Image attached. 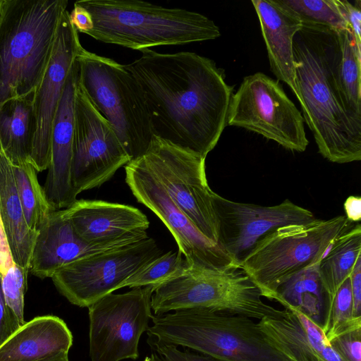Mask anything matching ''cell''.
Masks as SVG:
<instances>
[{"mask_svg":"<svg viewBox=\"0 0 361 361\" xmlns=\"http://www.w3.org/2000/svg\"><path fill=\"white\" fill-rule=\"evenodd\" d=\"M140 51L126 67L142 90L153 135L206 159L227 126L234 87L224 71L195 52Z\"/></svg>","mask_w":361,"mask_h":361,"instance_id":"6da1fadb","label":"cell"},{"mask_svg":"<svg viewBox=\"0 0 361 361\" xmlns=\"http://www.w3.org/2000/svg\"><path fill=\"white\" fill-rule=\"evenodd\" d=\"M293 38L298 100L319 153L331 162L361 160V124L347 112L337 75L336 30L302 23Z\"/></svg>","mask_w":361,"mask_h":361,"instance_id":"7a4b0ae2","label":"cell"},{"mask_svg":"<svg viewBox=\"0 0 361 361\" xmlns=\"http://www.w3.org/2000/svg\"><path fill=\"white\" fill-rule=\"evenodd\" d=\"M90 14L86 33L97 41L141 51L215 39L219 27L207 16L139 0H80Z\"/></svg>","mask_w":361,"mask_h":361,"instance_id":"3957f363","label":"cell"},{"mask_svg":"<svg viewBox=\"0 0 361 361\" xmlns=\"http://www.w3.org/2000/svg\"><path fill=\"white\" fill-rule=\"evenodd\" d=\"M67 0H3L0 106L32 95L48 65Z\"/></svg>","mask_w":361,"mask_h":361,"instance_id":"277c9868","label":"cell"},{"mask_svg":"<svg viewBox=\"0 0 361 361\" xmlns=\"http://www.w3.org/2000/svg\"><path fill=\"white\" fill-rule=\"evenodd\" d=\"M152 322L149 337L220 361H293L266 340L257 322L245 316L188 308L153 315Z\"/></svg>","mask_w":361,"mask_h":361,"instance_id":"5b68a950","label":"cell"},{"mask_svg":"<svg viewBox=\"0 0 361 361\" xmlns=\"http://www.w3.org/2000/svg\"><path fill=\"white\" fill-rule=\"evenodd\" d=\"M257 286L235 266L210 269L188 266L157 286L151 298L154 315L198 308L260 320L286 313L266 304Z\"/></svg>","mask_w":361,"mask_h":361,"instance_id":"8992f818","label":"cell"},{"mask_svg":"<svg viewBox=\"0 0 361 361\" xmlns=\"http://www.w3.org/2000/svg\"><path fill=\"white\" fill-rule=\"evenodd\" d=\"M76 61L83 92L111 124L131 161L141 157L154 135L144 94L134 76L126 65L83 47Z\"/></svg>","mask_w":361,"mask_h":361,"instance_id":"52a82bcc","label":"cell"},{"mask_svg":"<svg viewBox=\"0 0 361 361\" xmlns=\"http://www.w3.org/2000/svg\"><path fill=\"white\" fill-rule=\"evenodd\" d=\"M353 224L345 216L339 215L279 228L255 244L240 268L257 286L262 296L271 300L279 285L320 261Z\"/></svg>","mask_w":361,"mask_h":361,"instance_id":"ba28073f","label":"cell"},{"mask_svg":"<svg viewBox=\"0 0 361 361\" xmlns=\"http://www.w3.org/2000/svg\"><path fill=\"white\" fill-rule=\"evenodd\" d=\"M304 118L278 80L261 72L245 76L233 93L227 126L243 128L302 152L309 144Z\"/></svg>","mask_w":361,"mask_h":361,"instance_id":"9c48e42d","label":"cell"},{"mask_svg":"<svg viewBox=\"0 0 361 361\" xmlns=\"http://www.w3.org/2000/svg\"><path fill=\"white\" fill-rule=\"evenodd\" d=\"M141 158L177 207L203 235L217 244L218 221L205 158L155 136Z\"/></svg>","mask_w":361,"mask_h":361,"instance_id":"30bf717a","label":"cell"},{"mask_svg":"<svg viewBox=\"0 0 361 361\" xmlns=\"http://www.w3.org/2000/svg\"><path fill=\"white\" fill-rule=\"evenodd\" d=\"M161 255L156 241L147 238L122 248L75 260L59 268L51 278L71 303L88 307L119 289L123 281Z\"/></svg>","mask_w":361,"mask_h":361,"instance_id":"8fae6325","label":"cell"},{"mask_svg":"<svg viewBox=\"0 0 361 361\" xmlns=\"http://www.w3.org/2000/svg\"><path fill=\"white\" fill-rule=\"evenodd\" d=\"M152 286L109 293L88 307L91 361L136 360L142 334L152 319Z\"/></svg>","mask_w":361,"mask_h":361,"instance_id":"7c38bea8","label":"cell"},{"mask_svg":"<svg viewBox=\"0 0 361 361\" xmlns=\"http://www.w3.org/2000/svg\"><path fill=\"white\" fill-rule=\"evenodd\" d=\"M72 151V184L77 195L101 186L131 161L114 128L83 92L78 81Z\"/></svg>","mask_w":361,"mask_h":361,"instance_id":"4fadbf2b","label":"cell"},{"mask_svg":"<svg viewBox=\"0 0 361 361\" xmlns=\"http://www.w3.org/2000/svg\"><path fill=\"white\" fill-rule=\"evenodd\" d=\"M212 198L218 221L217 244L238 267L268 233L317 219L311 211L288 199L276 205L261 206L229 200L214 191Z\"/></svg>","mask_w":361,"mask_h":361,"instance_id":"5bb4252c","label":"cell"},{"mask_svg":"<svg viewBox=\"0 0 361 361\" xmlns=\"http://www.w3.org/2000/svg\"><path fill=\"white\" fill-rule=\"evenodd\" d=\"M124 168L126 183L137 201L165 224L190 266L210 269L235 266L219 245L203 235L177 207L141 157Z\"/></svg>","mask_w":361,"mask_h":361,"instance_id":"9a60e30c","label":"cell"},{"mask_svg":"<svg viewBox=\"0 0 361 361\" xmlns=\"http://www.w3.org/2000/svg\"><path fill=\"white\" fill-rule=\"evenodd\" d=\"M78 33L66 9L59 20L48 65L32 94L36 131L30 163L37 172L49 166L54 118L69 71L82 47Z\"/></svg>","mask_w":361,"mask_h":361,"instance_id":"2e32d148","label":"cell"},{"mask_svg":"<svg viewBox=\"0 0 361 361\" xmlns=\"http://www.w3.org/2000/svg\"><path fill=\"white\" fill-rule=\"evenodd\" d=\"M63 212L77 235L90 244L130 245L149 238V221L130 205L81 199Z\"/></svg>","mask_w":361,"mask_h":361,"instance_id":"e0dca14e","label":"cell"},{"mask_svg":"<svg viewBox=\"0 0 361 361\" xmlns=\"http://www.w3.org/2000/svg\"><path fill=\"white\" fill-rule=\"evenodd\" d=\"M78 80V65L75 59L68 75L51 128L50 163L43 190L54 210L64 209L77 200L71 168Z\"/></svg>","mask_w":361,"mask_h":361,"instance_id":"ac0fdd59","label":"cell"},{"mask_svg":"<svg viewBox=\"0 0 361 361\" xmlns=\"http://www.w3.org/2000/svg\"><path fill=\"white\" fill-rule=\"evenodd\" d=\"M128 245L86 243L77 235L63 209L56 210L37 231L30 271L42 279L51 278L59 268L75 260Z\"/></svg>","mask_w":361,"mask_h":361,"instance_id":"d6986e66","label":"cell"},{"mask_svg":"<svg viewBox=\"0 0 361 361\" xmlns=\"http://www.w3.org/2000/svg\"><path fill=\"white\" fill-rule=\"evenodd\" d=\"M257 324L266 340L293 361H343L323 331L298 312L286 310L283 316Z\"/></svg>","mask_w":361,"mask_h":361,"instance_id":"ffe728a7","label":"cell"},{"mask_svg":"<svg viewBox=\"0 0 361 361\" xmlns=\"http://www.w3.org/2000/svg\"><path fill=\"white\" fill-rule=\"evenodd\" d=\"M251 2L260 24L270 70L279 80L288 85L298 99L293 43L302 24L274 0H252Z\"/></svg>","mask_w":361,"mask_h":361,"instance_id":"44dd1931","label":"cell"},{"mask_svg":"<svg viewBox=\"0 0 361 361\" xmlns=\"http://www.w3.org/2000/svg\"><path fill=\"white\" fill-rule=\"evenodd\" d=\"M73 336L58 317H37L20 326L1 346L0 361H37L68 353Z\"/></svg>","mask_w":361,"mask_h":361,"instance_id":"7402d4cb","label":"cell"},{"mask_svg":"<svg viewBox=\"0 0 361 361\" xmlns=\"http://www.w3.org/2000/svg\"><path fill=\"white\" fill-rule=\"evenodd\" d=\"M320 261L279 285L271 300L281 303L286 310L302 314L324 333L329 323L333 300L319 276Z\"/></svg>","mask_w":361,"mask_h":361,"instance_id":"603a6c76","label":"cell"},{"mask_svg":"<svg viewBox=\"0 0 361 361\" xmlns=\"http://www.w3.org/2000/svg\"><path fill=\"white\" fill-rule=\"evenodd\" d=\"M0 219L16 264L30 271L37 232L27 225L19 200L12 164L0 147Z\"/></svg>","mask_w":361,"mask_h":361,"instance_id":"cb8c5ba5","label":"cell"},{"mask_svg":"<svg viewBox=\"0 0 361 361\" xmlns=\"http://www.w3.org/2000/svg\"><path fill=\"white\" fill-rule=\"evenodd\" d=\"M35 131L32 95L11 99L0 106V147L13 166L30 163Z\"/></svg>","mask_w":361,"mask_h":361,"instance_id":"d4e9b609","label":"cell"},{"mask_svg":"<svg viewBox=\"0 0 361 361\" xmlns=\"http://www.w3.org/2000/svg\"><path fill=\"white\" fill-rule=\"evenodd\" d=\"M319 265L321 280L332 300L341 285L350 275L361 255V226L353 223L329 247Z\"/></svg>","mask_w":361,"mask_h":361,"instance_id":"484cf974","label":"cell"},{"mask_svg":"<svg viewBox=\"0 0 361 361\" xmlns=\"http://www.w3.org/2000/svg\"><path fill=\"white\" fill-rule=\"evenodd\" d=\"M339 44L338 82L345 109L361 124V49L350 28L336 31Z\"/></svg>","mask_w":361,"mask_h":361,"instance_id":"4316f807","label":"cell"},{"mask_svg":"<svg viewBox=\"0 0 361 361\" xmlns=\"http://www.w3.org/2000/svg\"><path fill=\"white\" fill-rule=\"evenodd\" d=\"M16 186L27 226L37 232L54 211L37 179V171L31 163L13 166Z\"/></svg>","mask_w":361,"mask_h":361,"instance_id":"83f0119b","label":"cell"},{"mask_svg":"<svg viewBox=\"0 0 361 361\" xmlns=\"http://www.w3.org/2000/svg\"><path fill=\"white\" fill-rule=\"evenodd\" d=\"M279 7L304 24L328 27L336 31L348 28L335 0H274Z\"/></svg>","mask_w":361,"mask_h":361,"instance_id":"f1b7e54d","label":"cell"},{"mask_svg":"<svg viewBox=\"0 0 361 361\" xmlns=\"http://www.w3.org/2000/svg\"><path fill=\"white\" fill-rule=\"evenodd\" d=\"M190 264L179 251H169L154 259L123 281L121 288L152 286L154 288Z\"/></svg>","mask_w":361,"mask_h":361,"instance_id":"f546056e","label":"cell"},{"mask_svg":"<svg viewBox=\"0 0 361 361\" xmlns=\"http://www.w3.org/2000/svg\"><path fill=\"white\" fill-rule=\"evenodd\" d=\"M357 327H361V318H356L353 314L350 281L348 277L338 288L333 298L329 323L324 334L329 341Z\"/></svg>","mask_w":361,"mask_h":361,"instance_id":"4dcf8cb0","label":"cell"},{"mask_svg":"<svg viewBox=\"0 0 361 361\" xmlns=\"http://www.w3.org/2000/svg\"><path fill=\"white\" fill-rule=\"evenodd\" d=\"M29 271L17 264L1 275L2 288L6 302L16 315L20 326L24 319V296L27 286Z\"/></svg>","mask_w":361,"mask_h":361,"instance_id":"1f68e13d","label":"cell"},{"mask_svg":"<svg viewBox=\"0 0 361 361\" xmlns=\"http://www.w3.org/2000/svg\"><path fill=\"white\" fill-rule=\"evenodd\" d=\"M329 343L343 361H361V327L339 334Z\"/></svg>","mask_w":361,"mask_h":361,"instance_id":"d6a6232c","label":"cell"},{"mask_svg":"<svg viewBox=\"0 0 361 361\" xmlns=\"http://www.w3.org/2000/svg\"><path fill=\"white\" fill-rule=\"evenodd\" d=\"M148 343L161 361H220L196 351L180 350L178 346L162 343L151 337L148 338Z\"/></svg>","mask_w":361,"mask_h":361,"instance_id":"836d02e7","label":"cell"},{"mask_svg":"<svg viewBox=\"0 0 361 361\" xmlns=\"http://www.w3.org/2000/svg\"><path fill=\"white\" fill-rule=\"evenodd\" d=\"M335 1L353 33L356 45L361 49V1L356 0L354 4L347 0Z\"/></svg>","mask_w":361,"mask_h":361,"instance_id":"e575fe53","label":"cell"},{"mask_svg":"<svg viewBox=\"0 0 361 361\" xmlns=\"http://www.w3.org/2000/svg\"><path fill=\"white\" fill-rule=\"evenodd\" d=\"M21 326L11 310L8 306L2 288L0 274V346Z\"/></svg>","mask_w":361,"mask_h":361,"instance_id":"d590c367","label":"cell"},{"mask_svg":"<svg viewBox=\"0 0 361 361\" xmlns=\"http://www.w3.org/2000/svg\"><path fill=\"white\" fill-rule=\"evenodd\" d=\"M353 304V314L361 318V255L357 258L349 276Z\"/></svg>","mask_w":361,"mask_h":361,"instance_id":"8d00e7d4","label":"cell"},{"mask_svg":"<svg viewBox=\"0 0 361 361\" xmlns=\"http://www.w3.org/2000/svg\"><path fill=\"white\" fill-rule=\"evenodd\" d=\"M69 19L78 32L86 34L92 28L93 23L90 14L76 2L71 12H69Z\"/></svg>","mask_w":361,"mask_h":361,"instance_id":"74e56055","label":"cell"},{"mask_svg":"<svg viewBox=\"0 0 361 361\" xmlns=\"http://www.w3.org/2000/svg\"><path fill=\"white\" fill-rule=\"evenodd\" d=\"M343 208L345 216L352 223H358L361 219V197L350 195L345 201Z\"/></svg>","mask_w":361,"mask_h":361,"instance_id":"f35d334b","label":"cell"},{"mask_svg":"<svg viewBox=\"0 0 361 361\" xmlns=\"http://www.w3.org/2000/svg\"><path fill=\"white\" fill-rule=\"evenodd\" d=\"M68 355V353H61L57 355L47 357L37 361H69Z\"/></svg>","mask_w":361,"mask_h":361,"instance_id":"ab89813d","label":"cell"},{"mask_svg":"<svg viewBox=\"0 0 361 361\" xmlns=\"http://www.w3.org/2000/svg\"><path fill=\"white\" fill-rule=\"evenodd\" d=\"M145 361H161V360L155 352L152 350L150 356L147 357Z\"/></svg>","mask_w":361,"mask_h":361,"instance_id":"60d3db41","label":"cell"},{"mask_svg":"<svg viewBox=\"0 0 361 361\" xmlns=\"http://www.w3.org/2000/svg\"><path fill=\"white\" fill-rule=\"evenodd\" d=\"M2 6H3V0H0V21L2 16Z\"/></svg>","mask_w":361,"mask_h":361,"instance_id":"b9f144b4","label":"cell"}]
</instances>
